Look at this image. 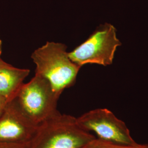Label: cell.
Masks as SVG:
<instances>
[{
  "label": "cell",
  "mask_w": 148,
  "mask_h": 148,
  "mask_svg": "<svg viewBox=\"0 0 148 148\" xmlns=\"http://www.w3.org/2000/svg\"><path fill=\"white\" fill-rule=\"evenodd\" d=\"M66 49L63 43L47 42L32 54L36 65L35 74L47 79L59 97L74 85L81 68L69 58Z\"/></svg>",
  "instance_id": "obj_1"
},
{
  "label": "cell",
  "mask_w": 148,
  "mask_h": 148,
  "mask_svg": "<svg viewBox=\"0 0 148 148\" xmlns=\"http://www.w3.org/2000/svg\"><path fill=\"white\" fill-rule=\"evenodd\" d=\"M95 138L79 126L77 117L58 111L38 126L29 148H85Z\"/></svg>",
  "instance_id": "obj_2"
},
{
  "label": "cell",
  "mask_w": 148,
  "mask_h": 148,
  "mask_svg": "<svg viewBox=\"0 0 148 148\" xmlns=\"http://www.w3.org/2000/svg\"><path fill=\"white\" fill-rule=\"evenodd\" d=\"M59 98L47 80L35 74L22 85L14 100L24 114L38 126L58 112Z\"/></svg>",
  "instance_id": "obj_3"
},
{
  "label": "cell",
  "mask_w": 148,
  "mask_h": 148,
  "mask_svg": "<svg viewBox=\"0 0 148 148\" xmlns=\"http://www.w3.org/2000/svg\"><path fill=\"white\" fill-rule=\"evenodd\" d=\"M121 43L116 28L108 23L98 27L85 41L68 53L69 58L81 68L85 64L107 66L112 63L115 52Z\"/></svg>",
  "instance_id": "obj_4"
},
{
  "label": "cell",
  "mask_w": 148,
  "mask_h": 148,
  "mask_svg": "<svg viewBox=\"0 0 148 148\" xmlns=\"http://www.w3.org/2000/svg\"><path fill=\"white\" fill-rule=\"evenodd\" d=\"M77 121L83 130L95 133L101 140L132 145L138 144L132 137L126 123L106 108L88 111L77 117Z\"/></svg>",
  "instance_id": "obj_5"
},
{
  "label": "cell",
  "mask_w": 148,
  "mask_h": 148,
  "mask_svg": "<svg viewBox=\"0 0 148 148\" xmlns=\"http://www.w3.org/2000/svg\"><path fill=\"white\" fill-rule=\"evenodd\" d=\"M37 127L24 114L14 99L7 104L0 115V142L30 143Z\"/></svg>",
  "instance_id": "obj_6"
},
{
  "label": "cell",
  "mask_w": 148,
  "mask_h": 148,
  "mask_svg": "<svg viewBox=\"0 0 148 148\" xmlns=\"http://www.w3.org/2000/svg\"><path fill=\"white\" fill-rule=\"evenodd\" d=\"M29 74L28 69L16 68L0 59V95L8 102L13 101Z\"/></svg>",
  "instance_id": "obj_7"
},
{
  "label": "cell",
  "mask_w": 148,
  "mask_h": 148,
  "mask_svg": "<svg viewBox=\"0 0 148 148\" xmlns=\"http://www.w3.org/2000/svg\"><path fill=\"white\" fill-rule=\"evenodd\" d=\"M85 148H148V144H140L138 143L134 145L122 144L107 142L95 138L88 143Z\"/></svg>",
  "instance_id": "obj_8"
},
{
  "label": "cell",
  "mask_w": 148,
  "mask_h": 148,
  "mask_svg": "<svg viewBox=\"0 0 148 148\" xmlns=\"http://www.w3.org/2000/svg\"><path fill=\"white\" fill-rule=\"evenodd\" d=\"M30 143L0 142V148H29Z\"/></svg>",
  "instance_id": "obj_9"
},
{
  "label": "cell",
  "mask_w": 148,
  "mask_h": 148,
  "mask_svg": "<svg viewBox=\"0 0 148 148\" xmlns=\"http://www.w3.org/2000/svg\"><path fill=\"white\" fill-rule=\"evenodd\" d=\"M9 102H8L5 99L0 95V115L2 114V112L5 109V106Z\"/></svg>",
  "instance_id": "obj_10"
},
{
  "label": "cell",
  "mask_w": 148,
  "mask_h": 148,
  "mask_svg": "<svg viewBox=\"0 0 148 148\" xmlns=\"http://www.w3.org/2000/svg\"><path fill=\"white\" fill-rule=\"evenodd\" d=\"M2 53V42L0 38V59H1V56Z\"/></svg>",
  "instance_id": "obj_11"
}]
</instances>
